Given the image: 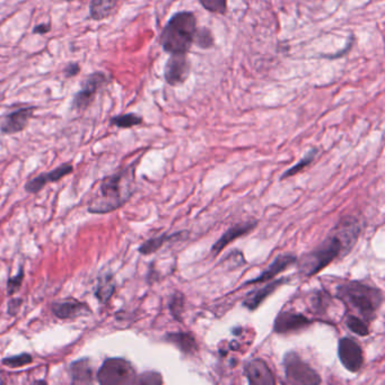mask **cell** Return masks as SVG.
<instances>
[{"mask_svg":"<svg viewBox=\"0 0 385 385\" xmlns=\"http://www.w3.org/2000/svg\"><path fill=\"white\" fill-rule=\"evenodd\" d=\"M363 232V223L356 216H345L331 229L322 243L297 259L298 273L312 277L333 261L343 259L352 252Z\"/></svg>","mask_w":385,"mask_h":385,"instance_id":"obj_1","label":"cell"},{"mask_svg":"<svg viewBox=\"0 0 385 385\" xmlns=\"http://www.w3.org/2000/svg\"><path fill=\"white\" fill-rule=\"evenodd\" d=\"M135 167L125 168L102 180L98 193L89 203V212L105 214L123 207L135 193Z\"/></svg>","mask_w":385,"mask_h":385,"instance_id":"obj_2","label":"cell"},{"mask_svg":"<svg viewBox=\"0 0 385 385\" xmlns=\"http://www.w3.org/2000/svg\"><path fill=\"white\" fill-rule=\"evenodd\" d=\"M337 297L346 306L361 314L364 321H372L382 306V291L357 281L343 283L337 288Z\"/></svg>","mask_w":385,"mask_h":385,"instance_id":"obj_3","label":"cell"},{"mask_svg":"<svg viewBox=\"0 0 385 385\" xmlns=\"http://www.w3.org/2000/svg\"><path fill=\"white\" fill-rule=\"evenodd\" d=\"M196 32V16L191 12H177L162 30L159 42L170 55L187 53L195 43Z\"/></svg>","mask_w":385,"mask_h":385,"instance_id":"obj_4","label":"cell"},{"mask_svg":"<svg viewBox=\"0 0 385 385\" xmlns=\"http://www.w3.org/2000/svg\"><path fill=\"white\" fill-rule=\"evenodd\" d=\"M98 379L101 385H132L135 370L123 358H109L98 370Z\"/></svg>","mask_w":385,"mask_h":385,"instance_id":"obj_5","label":"cell"},{"mask_svg":"<svg viewBox=\"0 0 385 385\" xmlns=\"http://www.w3.org/2000/svg\"><path fill=\"white\" fill-rule=\"evenodd\" d=\"M109 82V77L103 71H95L89 75L82 82L80 91L73 96L71 109L76 112H84L86 109H89L94 102L98 91L105 88Z\"/></svg>","mask_w":385,"mask_h":385,"instance_id":"obj_6","label":"cell"},{"mask_svg":"<svg viewBox=\"0 0 385 385\" xmlns=\"http://www.w3.org/2000/svg\"><path fill=\"white\" fill-rule=\"evenodd\" d=\"M285 367L288 382L292 385H319L321 383L320 375L295 353H288L285 356Z\"/></svg>","mask_w":385,"mask_h":385,"instance_id":"obj_7","label":"cell"},{"mask_svg":"<svg viewBox=\"0 0 385 385\" xmlns=\"http://www.w3.org/2000/svg\"><path fill=\"white\" fill-rule=\"evenodd\" d=\"M190 62L187 53L171 55L165 64L164 77L168 85L179 86L188 79L190 75Z\"/></svg>","mask_w":385,"mask_h":385,"instance_id":"obj_8","label":"cell"},{"mask_svg":"<svg viewBox=\"0 0 385 385\" xmlns=\"http://www.w3.org/2000/svg\"><path fill=\"white\" fill-rule=\"evenodd\" d=\"M258 227L257 220H250V221L241 222L238 225L229 227L220 239L211 247V256L220 255L224 249L229 246V243H234L239 238L244 237L247 234H250L251 231H253Z\"/></svg>","mask_w":385,"mask_h":385,"instance_id":"obj_9","label":"cell"},{"mask_svg":"<svg viewBox=\"0 0 385 385\" xmlns=\"http://www.w3.org/2000/svg\"><path fill=\"white\" fill-rule=\"evenodd\" d=\"M338 355L343 366L350 372H357L361 370L364 363L361 347L350 338H343L340 340Z\"/></svg>","mask_w":385,"mask_h":385,"instance_id":"obj_10","label":"cell"},{"mask_svg":"<svg viewBox=\"0 0 385 385\" xmlns=\"http://www.w3.org/2000/svg\"><path fill=\"white\" fill-rule=\"evenodd\" d=\"M35 106L21 107L8 113L0 122V131L3 134H15L21 132L28 126V122L33 116Z\"/></svg>","mask_w":385,"mask_h":385,"instance_id":"obj_11","label":"cell"},{"mask_svg":"<svg viewBox=\"0 0 385 385\" xmlns=\"http://www.w3.org/2000/svg\"><path fill=\"white\" fill-rule=\"evenodd\" d=\"M296 263L297 257L295 254H292V252L281 254V255L277 256V257L274 259V261H272L271 264L269 265V267H268L266 270H263L260 276L248 281V282L245 283L244 285L269 282L272 279H275L278 274L283 273L284 270H288V268H291V267L296 264Z\"/></svg>","mask_w":385,"mask_h":385,"instance_id":"obj_12","label":"cell"},{"mask_svg":"<svg viewBox=\"0 0 385 385\" xmlns=\"http://www.w3.org/2000/svg\"><path fill=\"white\" fill-rule=\"evenodd\" d=\"M73 167L71 164H64L58 168L48 171V173H41L39 176L34 177L30 182H26L25 191L31 194H37L42 189L46 184L49 182H59L60 179L68 176L73 171Z\"/></svg>","mask_w":385,"mask_h":385,"instance_id":"obj_13","label":"cell"},{"mask_svg":"<svg viewBox=\"0 0 385 385\" xmlns=\"http://www.w3.org/2000/svg\"><path fill=\"white\" fill-rule=\"evenodd\" d=\"M245 374L248 376L249 385H276L275 376L262 359L257 358L251 361L247 365Z\"/></svg>","mask_w":385,"mask_h":385,"instance_id":"obj_14","label":"cell"},{"mask_svg":"<svg viewBox=\"0 0 385 385\" xmlns=\"http://www.w3.org/2000/svg\"><path fill=\"white\" fill-rule=\"evenodd\" d=\"M312 321L300 313L281 312L275 321V331L278 334H288L301 330L311 325Z\"/></svg>","mask_w":385,"mask_h":385,"instance_id":"obj_15","label":"cell"},{"mask_svg":"<svg viewBox=\"0 0 385 385\" xmlns=\"http://www.w3.org/2000/svg\"><path fill=\"white\" fill-rule=\"evenodd\" d=\"M288 281H289V279H287V277H283V279H277V281L267 283L263 288H258L256 291L249 293L248 297H245L243 306L247 309L253 311L262 303L263 301L266 300L267 297L271 295L277 288H280L283 284H285V282L287 283Z\"/></svg>","mask_w":385,"mask_h":385,"instance_id":"obj_16","label":"cell"},{"mask_svg":"<svg viewBox=\"0 0 385 385\" xmlns=\"http://www.w3.org/2000/svg\"><path fill=\"white\" fill-rule=\"evenodd\" d=\"M53 311L55 316L60 319H71L83 316L85 313H91L89 306L75 299L55 302L53 306Z\"/></svg>","mask_w":385,"mask_h":385,"instance_id":"obj_17","label":"cell"},{"mask_svg":"<svg viewBox=\"0 0 385 385\" xmlns=\"http://www.w3.org/2000/svg\"><path fill=\"white\" fill-rule=\"evenodd\" d=\"M188 234H189V232L183 230L180 231V232H175V234H163L161 236H157V237L150 238V239L146 240L144 243H141V247L138 248V252L141 255H152V254L156 252L157 250L162 248L168 241H171V240L186 239L188 237Z\"/></svg>","mask_w":385,"mask_h":385,"instance_id":"obj_18","label":"cell"},{"mask_svg":"<svg viewBox=\"0 0 385 385\" xmlns=\"http://www.w3.org/2000/svg\"><path fill=\"white\" fill-rule=\"evenodd\" d=\"M118 5V0H92L89 3V17L93 21H105L110 17Z\"/></svg>","mask_w":385,"mask_h":385,"instance_id":"obj_19","label":"cell"},{"mask_svg":"<svg viewBox=\"0 0 385 385\" xmlns=\"http://www.w3.org/2000/svg\"><path fill=\"white\" fill-rule=\"evenodd\" d=\"M116 291V281L111 273L102 274L98 276V285L95 288V297L101 303H107Z\"/></svg>","mask_w":385,"mask_h":385,"instance_id":"obj_20","label":"cell"},{"mask_svg":"<svg viewBox=\"0 0 385 385\" xmlns=\"http://www.w3.org/2000/svg\"><path fill=\"white\" fill-rule=\"evenodd\" d=\"M71 376L76 385H92L93 370L89 361L84 358L71 365Z\"/></svg>","mask_w":385,"mask_h":385,"instance_id":"obj_21","label":"cell"},{"mask_svg":"<svg viewBox=\"0 0 385 385\" xmlns=\"http://www.w3.org/2000/svg\"><path fill=\"white\" fill-rule=\"evenodd\" d=\"M319 149L312 148L307 153H306L302 159H301L297 164L294 165L293 167L289 168V169L286 170L283 175H281V180L284 179L289 178V177L295 176L297 173H301L302 170L305 169L307 166L312 164L313 160H314L315 157L318 156Z\"/></svg>","mask_w":385,"mask_h":385,"instance_id":"obj_22","label":"cell"},{"mask_svg":"<svg viewBox=\"0 0 385 385\" xmlns=\"http://www.w3.org/2000/svg\"><path fill=\"white\" fill-rule=\"evenodd\" d=\"M111 125H114L116 128L130 129L136 125L143 123V118L135 114V113H128L123 115H118L112 118L110 121Z\"/></svg>","mask_w":385,"mask_h":385,"instance_id":"obj_23","label":"cell"},{"mask_svg":"<svg viewBox=\"0 0 385 385\" xmlns=\"http://www.w3.org/2000/svg\"><path fill=\"white\" fill-rule=\"evenodd\" d=\"M168 338L183 352H192L193 349L196 348L195 339L189 334H170Z\"/></svg>","mask_w":385,"mask_h":385,"instance_id":"obj_24","label":"cell"},{"mask_svg":"<svg viewBox=\"0 0 385 385\" xmlns=\"http://www.w3.org/2000/svg\"><path fill=\"white\" fill-rule=\"evenodd\" d=\"M346 325H347V327H348L352 332L359 335V336H366V335L370 334V329H368L367 322L364 321L363 319L352 316V314L347 317Z\"/></svg>","mask_w":385,"mask_h":385,"instance_id":"obj_25","label":"cell"},{"mask_svg":"<svg viewBox=\"0 0 385 385\" xmlns=\"http://www.w3.org/2000/svg\"><path fill=\"white\" fill-rule=\"evenodd\" d=\"M132 385H163L162 376L156 372H145L136 377Z\"/></svg>","mask_w":385,"mask_h":385,"instance_id":"obj_26","label":"cell"},{"mask_svg":"<svg viewBox=\"0 0 385 385\" xmlns=\"http://www.w3.org/2000/svg\"><path fill=\"white\" fill-rule=\"evenodd\" d=\"M195 43L202 49H209L214 46V37L211 35V30L207 28H202V30L197 28Z\"/></svg>","mask_w":385,"mask_h":385,"instance_id":"obj_27","label":"cell"},{"mask_svg":"<svg viewBox=\"0 0 385 385\" xmlns=\"http://www.w3.org/2000/svg\"><path fill=\"white\" fill-rule=\"evenodd\" d=\"M202 6L215 14H224L226 12L227 0H199Z\"/></svg>","mask_w":385,"mask_h":385,"instance_id":"obj_28","label":"cell"},{"mask_svg":"<svg viewBox=\"0 0 385 385\" xmlns=\"http://www.w3.org/2000/svg\"><path fill=\"white\" fill-rule=\"evenodd\" d=\"M23 279H24V268L21 267L19 273L16 274L15 276L10 277L8 282H7V292H8V294H15L16 292L19 291Z\"/></svg>","mask_w":385,"mask_h":385,"instance_id":"obj_29","label":"cell"},{"mask_svg":"<svg viewBox=\"0 0 385 385\" xmlns=\"http://www.w3.org/2000/svg\"><path fill=\"white\" fill-rule=\"evenodd\" d=\"M32 363V356L28 354H21V355L12 356L5 358L3 364L10 367H21Z\"/></svg>","mask_w":385,"mask_h":385,"instance_id":"obj_30","label":"cell"},{"mask_svg":"<svg viewBox=\"0 0 385 385\" xmlns=\"http://www.w3.org/2000/svg\"><path fill=\"white\" fill-rule=\"evenodd\" d=\"M184 299L183 295L181 293H175L172 297L171 302H170V308L171 311L175 317L180 316V312L183 309Z\"/></svg>","mask_w":385,"mask_h":385,"instance_id":"obj_31","label":"cell"},{"mask_svg":"<svg viewBox=\"0 0 385 385\" xmlns=\"http://www.w3.org/2000/svg\"><path fill=\"white\" fill-rule=\"evenodd\" d=\"M80 66L77 64V62H71L68 64L64 69V75L66 78H73V77H76L77 75H80Z\"/></svg>","mask_w":385,"mask_h":385,"instance_id":"obj_32","label":"cell"},{"mask_svg":"<svg viewBox=\"0 0 385 385\" xmlns=\"http://www.w3.org/2000/svg\"><path fill=\"white\" fill-rule=\"evenodd\" d=\"M51 28H51L50 23H40V24L34 26L32 33L35 34V35H46V34L51 32Z\"/></svg>","mask_w":385,"mask_h":385,"instance_id":"obj_33","label":"cell"},{"mask_svg":"<svg viewBox=\"0 0 385 385\" xmlns=\"http://www.w3.org/2000/svg\"><path fill=\"white\" fill-rule=\"evenodd\" d=\"M21 304V299H12V300H10V304H8V313L12 314V316H15L16 313L19 312Z\"/></svg>","mask_w":385,"mask_h":385,"instance_id":"obj_34","label":"cell"},{"mask_svg":"<svg viewBox=\"0 0 385 385\" xmlns=\"http://www.w3.org/2000/svg\"><path fill=\"white\" fill-rule=\"evenodd\" d=\"M33 385H48V384H46V383L44 382V381H37V382L34 383Z\"/></svg>","mask_w":385,"mask_h":385,"instance_id":"obj_35","label":"cell"},{"mask_svg":"<svg viewBox=\"0 0 385 385\" xmlns=\"http://www.w3.org/2000/svg\"><path fill=\"white\" fill-rule=\"evenodd\" d=\"M64 1H67V3H71V1H77V0H64Z\"/></svg>","mask_w":385,"mask_h":385,"instance_id":"obj_36","label":"cell"}]
</instances>
